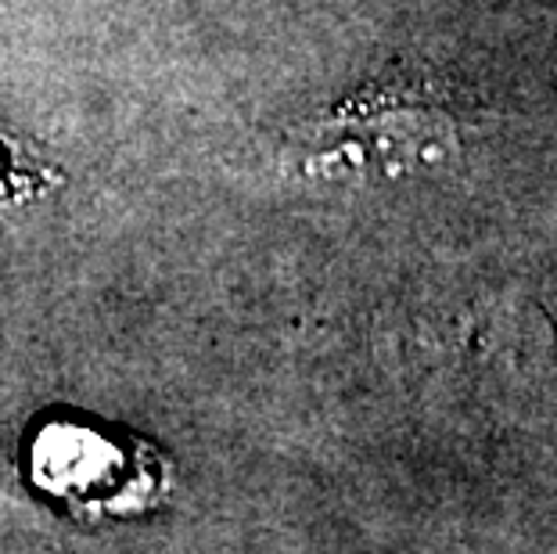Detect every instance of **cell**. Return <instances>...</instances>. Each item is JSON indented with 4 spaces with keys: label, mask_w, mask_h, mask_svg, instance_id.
I'll return each instance as SVG.
<instances>
[{
    "label": "cell",
    "mask_w": 557,
    "mask_h": 554,
    "mask_svg": "<svg viewBox=\"0 0 557 554\" xmlns=\"http://www.w3.org/2000/svg\"><path fill=\"white\" fill-rule=\"evenodd\" d=\"M454 145L449 123L435 109L393 98H363L338 109L331 120L306 130L299 140L302 167L310 173H399L435 162Z\"/></svg>",
    "instance_id": "cell-1"
},
{
    "label": "cell",
    "mask_w": 557,
    "mask_h": 554,
    "mask_svg": "<svg viewBox=\"0 0 557 554\" xmlns=\"http://www.w3.org/2000/svg\"><path fill=\"white\" fill-rule=\"evenodd\" d=\"M40 184H51V173L33 167L26 148L0 134V198H22Z\"/></svg>",
    "instance_id": "cell-2"
}]
</instances>
